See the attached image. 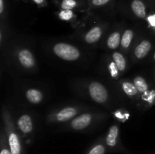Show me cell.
<instances>
[{
    "label": "cell",
    "mask_w": 155,
    "mask_h": 154,
    "mask_svg": "<svg viewBox=\"0 0 155 154\" xmlns=\"http://www.w3.org/2000/svg\"><path fill=\"white\" fill-rule=\"evenodd\" d=\"M53 51L61 59L68 61L76 60L80 57V52L78 48L68 43L60 42L55 44L53 47Z\"/></svg>",
    "instance_id": "6da1fadb"
},
{
    "label": "cell",
    "mask_w": 155,
    "mask_h": 154,
    "mask_svg": "<svg viewBox=\"0 0 155 154\" xmlns=\"http://www.w3.org/2000/svg\"><path fill=\"white\" fill-rule=\"evenodd\" d=\"M4 119L7 121V124L5 122V129L7 131L8 143L12 154H24L21 139L14 128L13 123L8 122V119L6 118L5 114H4Z\"/></svg>",
    "instance_id": "7a4b0ae2"
},
{
    "label": "cell",
    "mask_w": 155,
    "mask_h": 154,
    "mask_svg": "<svg viewBox=\"0 0 155 154\" xmlns=\"http://www.w3.org/2000/svg\"><path fill=\"white\" fill-rule=\"evenodd\" d=\"M89 93L92 99L98 104H104L108 99L107 89L98 82H92L89 84Z\"/></svg>",
    "instance_id": "3957f363"
},
{
    "label": "cell",
    "mask_w": 155,
    "mask_h": 154,
    "mask_svg": "<svg viewBox=\"0 0 155 154\" xmlns=\"http://www.w3.org/2000/svg\"><path fill=\"white\" fill-rule=\"evenodd\" d=\"M118 142H119V128L117 125H113L109 128L104 143L107 149L114 151L119 150L118 149L120 148ZM120 150L121 149H120Z\"/></svg>",
    "instance_id": "277c9868"
},
{
    "label": "cell",
    "mask_w": 155,
    "mask_h": 154,
    "mask_svg": "<svg viewBox=\"0 0 155 154\" xmlns=\"http://www.w3.org/2000/svg\"><path fill=\"white\" fill-rule=\"evenodd\" d=\"M92 121V116L90 113H83L73 119L71 123V128L75 131H81L87 128Z\"/></svg>",
    "instance_id": "5b68a950"
},
{
    "label": "cell",
    "mask_w": 155,
    "mask_h": 154,
    "mask_svg": "<svg viewBox=\"0 0 155 154\" xmlns=\"http://www.w3.org/2000/svg\"><path fill=\"white\" fill-rule=\"evenodd\" d=\"M18 57L20 63L27 69H30L36 64V60H35L33 54L30 50L27 49V48L20 50L18 54Z\"/></svg>",
    "instance_id": "8992f818"
},
{
    "label": "cell",
    "mask_w": 155,
    "mask_h": 154,
    "mask_svg": "<svg viewBox=\"0 0 155 154\" xmlns=\"http://www.w3.org/2000/svg\"><path fill=\"white\" fill-rule=\"evenodd\" d=\"M17 123H18V127L19 130L24 134H28L33 131V120L30 115L24 114L21 116Z\"/></svg>",
    "instance_id": "52a82bcc"
},
{
    "label": "cell",
    "mask_w": 155,
    "mask_h": 154,
    "mask_svg": "<svg viewBox=\"0 0 155 154\" xmlns=\"http://www.w3.org/2000/svg\"><path fill=\"white\" fill-rule=\"evenodd\" d=\"M130 7L132 11L137 18L145 19L147 17L146 5L142 0H132Z\"/></svg>",
    "instance_id": "ba28073f"
},
{
    "label": "cell",
    "mask_w": 155,
    "mask_h": 154,
    "mask_svg": "<svg viewBox=\"0 0 155 154\" xmlns=\"http://www.w3.org/2000/svg\"><path fill=\"white\" fill-rule=\"evenodd\" d=\"M151 47H152V45L151 42L148 39H144L135 48V56L138 59L144 58L151 51Z\"/></svg>",
    "instance_id": "9c48e42d"
},
{
    "label": "cell",
    "mask_w": 155,
    "mask_h": 154,
    "mask_svg": "<svg viewBox=\"0 0 155 154\" xmlns=\"http://www.w3.org/2000/svg\"><path fill=\"white\" fill-rule=\"evenodd\" d=\"M77 113V110L74 107H65L56 114L55 119L58 122H66L74 117Z\"/></svg>",
    "instance_id": "30bf717a"
},
{
    "label": "cell",
    "mask_w": 155,
    "mask_h": 154,
    "mask_svg": "<svg viewBox=\"0 0 155 154\" xmlns=\"http://www.w3.org/2000/svg\"><path fill=\"white\" fill-rule=\"evenodd\" d=\"M102 35V30L100 27H94L85 35V41L87 43L92 44L98 42Z\"/></svg>",
    "instance_id": "8fae6325"
},
{
    "label": "cell",
    "mask_w": 155,
    "mask_h": 154,
    "mask_svg": "<svg viewBox=\"0 0 155 154\" xmlns=\"http://www.w3.org/2000/svg\"><path fill=\"white\" fill-rule=\"evenodd\" d=\"M26 98L29 102L33 104H39L43 99V95L39 90L36 88H30L26 92Z\"/></svg>",
    "instance_id": "7c38bea8"
},
{
    "label": "cell",
    "mask_w": 155,
    "mask_h": 154,
    "mask_svg": "<svg viewBox=\"0 0 155 154\" xmlns=\"http://www.w3.org/2000/svg\"><path fill=\"white\" fill-rule=\"evenodd\" d=\"M61 10H74L82 5V0H58Z\"/></svg>",
    "instance_id": "4fadbf2b"
},
{
    "label": "cell",
    "mask_w": 155,
    "mask_h": 154,
    "mask_svg": "<svg viewBox=\"0 0 155 154\" xmlns=\"http://www.w3.org/2000/svg\"><path fill=\"white\" fill-rule=\"evenodd\" d=\"M121 43L120 34L119 32H114L109 36L107 40V45L110 49H116Z\"/></svg>",
    "instance_id": "5bb4252c"
},
{
    "label": "cell",
    "mask_w": 155,
    "mask_h": 154,
    "mask_svg": "<svg viewBox=\"0 0 155 154\" xmlns=\"http://www.w3.org/2000/svg\"><path fill=\"white\" fill-rule=\"evenodd\" d=\"M112 57H113L114 62L117 65L120 72L125 71L126 68H127V61H126V59L124 55L120 52H114L112 55Z\"/></svg>",
    "instance_id": "9a60e30c"
},
{
    "label": "cell",
    "mask_w": 155,
    "mask_h": 154,
    "mask_svg": "<svg viewBox=\"0 0 155 154\" xmlns=\"http://www.w3.org/2000/svg\"><path fill=\"white\" fill-rule=\"evenodd\" d=\"M121 86H122V90L125 92L126 95H127L130 97L136 96L139 92L138 91L137 88L134 85V83H132L130 82H123L122 84H121Z\"/></svg>",
    "instance_id": "2e32d148"
},
{
    "label": "cell",
    "mask_w": 155,
    "mask_h": 154,
    "mask_svg": "<svg viewBox=\"0 0 155 154\" xmlns=\"http://www.w3.org/2000/svg\"><path fill=\"white\" fill-rule=\"evenodd\" d=\"M107 151L104 142H97L92 145L85 154H105Z\"/></svg>",
    "instance_id": "e0dca14e"
},
{
    "label": "cell",
    "mask_w": 155,
    "mask_h": 154,
    "mask_svg": "<svg viewBox=\"0 0 155 154\" xmlns=\"http://www.w3.org/2000/svg\"><path fill=\"white\" fill-rule=\"evenodd\" d=\"M133 83L140 93L145 94L148 91V85L143 77L140 75L135 77L133 79Z\"/></svg>",
    "instance_id": "ac0fdd59"
},
{
    "label": "cell",
    "mask_w": 155,
    "mask_h": 154,
    "mask_svg": "<svg viewBox=\"0 0 155 154\" xmlns=\"http://www.w3.org/2000/svg\"><path fill=\"white\" fill-rule=\"evenodd\" d=\"M134 36V33L131 30H127L123 34L121 38V45L123 48H128L131 44L133 38Z\"/></svg>",
    "instance_id": "d6986e66"
},
{
    "label": "cell",
    "mask_w": 155,
    "mask_h": 154,
    "mask_svg": "<svg viewBox=\"0 0 155 154\" xmlns=\"http://www.w3.org/2000/svg\"><path fill=\"white\" fill-rule=\"evenodd\" d=\"M75 17L73 10H61L58 13V18L64 21H70Z\"/></svg>",
    "instance_id": "ffe728a7"
},
{
    "label": "cell",
    "mask_w": 155,
    "mask_h": 154,
    "mask_svg": "<svg viewBox=\"0 0 155 154\" xmlns=\"http://www.w3.org/2000/svg\"><path fill=\"white\" fill-rule=\"evenodd\" d=\"M111 0H88V5L90 7L99 8L108 4Z\"/></svg>",
    "instance_id": "44dd1931"
},
{
    "label": "cell",
    "mask_w": 155,
    "mask_h": 154,
    "mask_svg": "<svg viewBox=\"0 0 155 154\" xmlns=\"http://www.w3.org/2000/svg\"><path fill=\"white\" fill-rule=\"evenodd\" d=\"M0 154H12L8 143V142H6V140L4 138L3 135H2L1 152H0Z\"/></svg>",
    "instance_id": "7402d4cb"
},
{
    "label": "cell",
    "mask_w": 155,
    "mask_h": 154,
    "mask_svg": "<svg viewBox=\"0 0 155 154\" xmlns=\"http://www.w3.org/2000/svg\"><path fill=\"white\" fill-rule=\"evenodd\" d=\"M110 75L114 77V78H117L119 73V69H118L117 66L115 64L114 62H112L110 64Z\"/></svg>",
    "instance_id": "603a6c76"
},
{
    "label": "cell",
    "mask_w": 155,
    "mask_h": 154,
    "mask_svg": "<svg viewBox=\"0 0 155 154\" xmlns=\"http://www.w3.org/2000/svg\"><path fill=\"white\" fill-rule=\"evenodd\" d=\"M33 2L39 6H45L46 5V0H33Z\"/></svg>",
    "instance_id": "cb8c5ba5"
},
{
    "label": "cell",
    "mask_w": 155,
    "mask_h": 154,
    "mask_svg": "<svg viewBox=\"0 0 155 154\" xmlns=\"http://www.w3.org/2000/svg\"><path fill=\"white\" fill-rule=\"evenodd\" d=\"M154 60H155V52H154Z\"/></svg>",
    "instance_id": "d4e9b609"
}]
</instances>
